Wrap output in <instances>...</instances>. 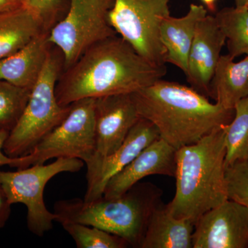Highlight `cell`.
I'll list each match as a JSON object with an SVG mask.
<instances>
[{
  "label": "cell",
  "mask_w": 248,
  "mask_h": 248,
  "mask_svg": "<svg viewBox=\"0 0 248 248\" xmlns=\"http://www.w3.org/2000/svg\"><path fill=\"white\" fill-rule=\"evenodd\" d=\"M166 66L152 64L123 38L108 37L88 48L63 70L55 87L62 107L86 98L133 94L166 75Z\"/></svg>",
  "instance_id": "cell-1"
},
{
  "label": "cell",
  "mask_w": 248,
  "mask_h": 248,
  "mask_svg": "<svg viewBox=\"0 0 248 248\" xmlns=\"http://www.w3.org/2000/svg\"><path fill=\"white\" fill-rule=\"evenodd\" d=\"M139 115L157 129L160 138L176 150L195 143L215 129L230 124L228 109L191 86L162 79L131 94Z\"/></svg>",
  "instance_id": "cell-2"
},
{
  "label": "cell",
  "mask_w": 248,
  "mask_h": 248,
  "mask_svg": "<svg viewBox=\"0 0 248 248\" xmlns=\"http://www.w3.org/2000/svg\"><path fill=\"white\" fill-rule=\"evenodd\" d=\"M226 154L223 125L177 150L175 195L166 204L173 217L195 223L203 214L228 200Z\"/></svg>",
  "instance_id": "cell-3"
},
{
  "label": "cell",
  "mask_w": 248,
  "mask_h": 248,
  "mask_svg": "<svg viewBox=\"0 0 248 248\" xmlns=\"http://www.w3.org/2000/svg\"><path fill=\"white\" fill-rule=\"evenodd\" d=\"M161 195L156 186L139 182L116 198L59 201L54 205L55 221L97 227L123 238L132 247L140 248L151 214L162 203Z\"/></svg>",
  "instance_id": "cell-4"
},
{
  "label": "cell",
  "mask_w": 248,
  "mask_h": 248,
  "mask_svg": "<svg viewBox=\"0 0 248 248\" xmlns=\"http://www.w3.org/2000/svg\"><path fill=\"white\" fill-rule=\"evenodd\" d=\"M63 70V55L52 45L24 112L5 142L4 152L9 157L29 155L68 115L71 106L62 107L55 96V87Z\"/></svg>",
  "instance_id": "cell-5"
},
{
  "label": "cell",
  "mask_w": 248,
  "mask_h": 248,
  "mask_svg": "<svg viewBox=\"0 0 248 248\" xmlns=\"http://www.w3.org/2000/svg\"><path fill=\"white\" fill-rule=\"evenodd\" d=\"M61 123L49 132L31 153L21 156L19 169L43 164L53 158L79 159L88 164L96 153L95 98L80 99L71 104Z\"/></svg>",
  "instance_id": "cell-6"
},
{
  "label": "cell",
  "mask_w": 248,
  "mask_h": 248,
  "mask_svg": "<svg viewBox=\"0 0 248 248\" xmlns=\"http://www.w3.org/2000/svg\"><path fill=\"white\" fill-rule=\"evenodd\" d=\"M115 0H69L63 17L50 31L48 41L63 57V70L94 44L117 35L109 14Z\"/></svg>",
  "instance_id": "cell-7"
},
{
  "label": "cell",
  "mask_w": 248,
  "mask_h": 248,
  "mask_svg": "<svg viewBox=\"0 0 248 248\" xmlns=\"http://www.w3.org/2000/svg\"><path fill=\"white\" fill-rule=\"evenodd\" d=\"M84 164L79 159L58 158L51 164L32 165L15 172L0 171V184L10 203L27 207V227L32 234L43 236L56 219V214L49 211L44 200L47 183L60 173L78 172Z\"/></svg>",
  "instance_id": "cell-8"
},
{
  "label": "cell",
  "mask_w": 248,
  "mask_h": 248,
  "mask_svg": "<svg viewBox=\"0 0 248 248\" xmlns=\"http://www.w3.org/2000/svg\"><path fill=\"white\" fill-rule=\"evenodd\" d=\"M170 0H115L110 25L134 50L152 64L166 66L160 36L161 23L170 16Z\"/></svg>",
  "instance_id": "cell-9"
},
{
  "label": "cell",
  "mask_w": 248,
  "mask_h": 248,
  "mask_svg": "<svg viewBox=\"0 0 248 248\" xmlns=\"http://www.w3.org/2000/svg\"><path fill=\"white\" fill-rule=\"evenodd\" d=\"M193 248H248V207L228 200L195 222Z\"/></svg>",
  "instance_id": "cell-10"
},
{
  "label": "cell",
  "mask_w": 248,
  "mask_h": 248,
  "mask_svg": "<svg viewBox=\"0 0 248 248\" xmlns=\"http://www.w3.org/2000/svg\"><path fill=\"white\" fill-rule=\"evenodd\" d=\"M159 138L156 127L141 117L118 149L103 157H93L86 164L87 189L84 200L92 202L102 197L108 182Z\"/></svg>",
  "instance_id": "cell-11"
},
{
  "label": "cell",
  "mask_w": 248,
  "mask_h": 248,
  "mask_svg": "<svg viewBox=\"0 0 248 248\" xmlns=\"http://www.w3.org/2000/svg\"><path fill=\"white\" fill-rule=\"evenodd\" d=\"M140 118L131 94L96 98V153L93 157H103L118 149Z\"/></svg>",
  "instance_id": "cell-12"
},
{
  "label": "cell",
  "mask_w": 248,
  "mask_h": 248,
  "mask_svg": "<svg viewBox=\"0 0 248 248\" xmlns=\"http://www.w3.org/2000/svg\"><path fill=\"white\" fill-rule=\"evenodd\" d=\"M226 42L215 16L208 14L198 22L186 76L190 86L205 97H210V83Z\"/></svg>",
  "instance_id": "cell-13"
},
{
  "label": "cell",
  "mask_w": 248,
  "mask_h": 248,
  "mask_svg": "<svg viewBox=\"0 0 248 248\" xmlns=\"http://www.w3.org/2000/svg\"><path fill=\"white\" fill-rule=\"evenodd\" d=\"M176 153L177 150L162 139L155 140L108 182L103 197H120L148 176L175 177Z\"/></svg>",
  "instance_id": "cell-14"
},
{
  "label": "cell",
  "mask_w": 248,
  "mask_h": 248,
  "mask_svg": "<svg viewBox=\"0 0 248 248\" xmlns=\"http://www.w3.org/2000/svg\"><path fill=\"white\" fill-rule=\"evenodd\" d=\"M43 31L20 50L0 60V80L31 90L38 79L52 45Z\"/></svg>",
  "instance_id": "cell-15"
},
{
  "label": "cell",
  "mask_w": 248,
  "mask_h": 248,
  "mask_svg": "<svg viewBox=\"0 0 248 248\" xmlns=\"http://www.w3.org/2000/svg\"><path fill=\"white\" fill-rule=\"evenodd\" d=\"M208 15L203 5L190 4L182 17L170 16L161 23L160 36L166 50V62L178 67L186 74L187 60L197 24Z\"/></svg>",
  "instance_id": "cell-16"
},
{
  "label": "cell",
  "mask_w": 248,
  "mask_h": 248,
  "mask_svg": "<svg viewBox=\"0 0 248 248\" xmlns=\"http://www.w3.org/2000/svg\"><path fill=\"white\" fill-rule=\"evenodd\" d=\"M194 229L193 221L173 217L167 205L160 203L151 214L140 248H192Z\"/></svg>",
  "instance_id": "cell-17"
},
{
  "label": "cell",
  "mask_w": 248,
  "mask_h": 248,
  "mask_svg": "<svg viewBox=\"0 0 248 248\" xmlns=\"http://www.w3.org/2000/svg\"><path fill=\"white\" fill-rule=\"evenodd\" d=\"M234 60L229 54L221 55L210 83V97L228 109L248 97V55Z\"/></svg>",
  "instance_id": "cell-18"
},
{
  "label": "cell",
  "mask_w": 248,
  "mask_h": 248,
  "mask_svg": "<svg viewBox=\"0 0 248 248\" xmlns=\"http://www.w3.org/2000/svg\"><path fill=\"white\" fill-rule=\"evenodd\" d=\"M46 31L39 18L27 7L0 14V60L25 46Z\"/></svg>",
  "instance_id": "cell-19"
},
{
  "label": "cell",
  "mask_w": 248,
  "mask_h": 248,
  "mask_svg": "<svg viewBox=\"0 0 248 248\" xmlns=\"http://www.w3.org/2000/svg\"><path fill=\"white\" fill-rule=\"evenodd\" d=\"M218 27L226 37L228 51L233 59L248 55V8L226 7L215 14Z\"/></svg>",
  "instance_id": "cell-20"
},
{
  "label": "cell",
  "mask_w": 248,
  "mask_h": 248,
  "mask_svg": "<svg viewBox=\"0 0 248 248\" xmlns=\"http://www.w3.org/2000/svg\"><path fill=\"white\" fill-rule=\"evenodd\" d=\"M226 140L225 166L240 160L248 159V97L234 107V118L223 125Z\"/></svg>",
  "instance_id": "cell-21"
},
{
  "label": "cell",
  "mask_w": 248,
  "mask_h": 248,
  "mask_svg": "<svg viewBox=\"0 0 248 248\" xmlns=\"http://www.w3.org/2000/svg\"><path fill=\"white\" fill-rule=\"evenodd\" d=\"M31 90L0 80V132L11 133L27 106Z\"/></svg>",
  "instance_id": "cell-22"
},
{
  "label": "cell",
  "mask_w": 248,
  "mask_h": 248,
  "mask_svg": "<svg viewBox=\"0 0 248 248\" xmlns=\"http://www.w3.org/2000/svg\"><path fill=\"white\" fill-rule=\"evenodd\" d=\"M62 226L71 235L78 248H125L130 246L123 238L97 227L77 223Z\"/></svg>",
  "instance_id": "cell-23"
},
{
  "label": "cell",
  "mask_w": 248,
  "mask_h": 248,
  "mask_svg": "<svg viewBox=\"0 0 248 248\" xmlns=\"http://www.w3.org/2000/svg\"><path fill=\"white\" fill-rule=\"evenodd\" d=\"M225 174L228 200L248 207V159L226 166Z\"/></svg>",
  "instance_id": "cell-24"
},
{
  "label": "cell",
  "mask_w": 248,
  "mask_h": 248,
  "mask_svg": "<svg viewBox=\"0 0 248 248\" xmlns=\"http://www.w3.org/2000/svg\"><path fill=\"white\" fill-rule=\"evenodd\" d=\"M27 8L40 19L44 29H53L65 16L69 6V0H26Z\"/></svg>",
  "instance_id": "cell-25"
},
{
  "label": "cell",
  "mask_w": 248,
  "mask_h": 248,
  "mask_svg": "<svg viewBox=\"0 0 248 248\" xmlns=\"http://www.w3.org/2000/svg\"><path fill=\"white\" fill-rule=\"evenodd\" d=\"M9 134L7 132H0V166H9L10 167L19 169L22 164V158L9 157L4 152V143Z\"/></svg>",
  "instance_id": "cell-26"
},
{
  "label": "cell",
  "mask_w": 248,
  "mask_h": 248,
  "mask_svg": "<svg viewBox=\"0 0 248 248\" xmlns=\"http://www.w3.org/2000/svg\"><path fill=\"white\" fill-rule=\"evenodd\" d=\"M11 205L2 186L0 184V230L4 228L11 213Z\"/></svg>",
  "instance_id": "cell-27"
},
{
  "label": "cell",
  "mask_w": 248,
  "mask_h": 248,
  "mask_svg": "<svg viewBox=\"0 0 248 248\" xmlns=\"http://www.w3.org/2000/svg\"><path fill=\"white\" fill-rule=\"evenodd\" d=\"M27 7L26 0H0V14Z\"/></svg>",
  "instance_id": "cell-28"
},
{
  "label": "cell",
  "mask_w": 248,
  "mask_h": 248,
  "mask_svg": "<svg viewBox=\"0 0 248 248\" xmlns=\"http://www.w3.org/2000/svg\"><path fill=\"white\" fill-rule=\"evenodd\" d=\"M208 11L215 13L216 11L217 0H201Z\"/></svg>",
  "instance_id": "cell-29"
},
{
  "label": "cell",
  "mask_w": 248,
  "mask_h": 248,
  "mask_svg": "<svg viewBox=\"0 0 248 248\" xmlns=\"http://www.w3.org/2000/svg\"><path fill=\"white\" fill-rule=\"evenodd\" d=\"M236 6H244L246 0H234Z\"/></svg>",
  "instance_id": "cell-30"
},
{
  "label": "cell",
  "mask_w": 248,
  "mask_h": 248,
  "mask_svg": "<svg viewBox=\"0 0 248 248\" xmlns=\"http://www.w3.org/2000/svg\"><path fill=\"white\" fill-rule=\"evenodd\" d=\"M245 6H247L248 8V0H246V2H245Z\"/></svg>",
  "instance_id": "cell-31"
}]
</instances>
